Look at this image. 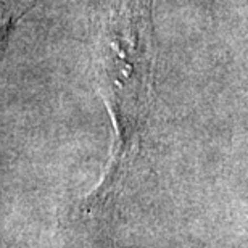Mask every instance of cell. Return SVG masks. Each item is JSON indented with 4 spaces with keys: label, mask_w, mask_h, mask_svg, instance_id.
<instances>
[{
    "label": "cell",
    "mask_w": 248,
    "mask_h": 248,
    "mask_svg": "<svg viewBox=\"0 0 248 248\" xmlns=\"http://www.w3.org/2000/svg\"><path fill=\"white\" fill-rule=\"evenodd\" d=\"M102 91L115 124L111 158L103 177L84 200L91 219L111 217L137 171L150 126L156 46L153 0H120L97 41Z\"/></svg>",
    "instance_id": "cell-1"
}]
</instances>
